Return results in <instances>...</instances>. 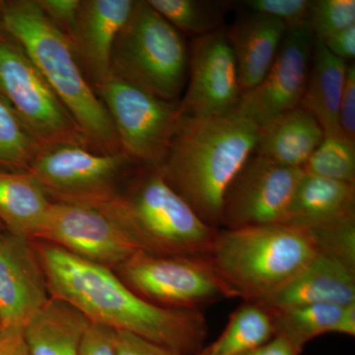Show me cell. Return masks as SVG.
I'll list each match as a JSON object with an SVG mask.
<instances>
[{
    "instance_id": "28",
    "label": "cell",
    "mask_w": 355,
    "mask_h": 355,
    "mask_svg": "<svg viewBox=\"0 0 355 355\" xmlns=\"http://www.w3.org/2000/svg\"><path fill=\"white\" fill-rule=\"evenodd\" d=\"M41 146L0 95V166L26 171Z\"/></svg>"
},
{
    "instance_id": "29",
    "label": "cell",
    "mask_w": 355,
    "mask_h": 355,
    "mask_svg": "<svg viewBox=\"0 0 355 355\" xmlns=\"http://www.w3.org/2000/svg\"><path fill=\"white\" fill-rule=\"evenodd\" d=\"M306 230L312 236L318 253L355 268V214Z\"/></svg>"
},
{
    "instance_id": "13",
    "label": "cell",
    "mask_w": 355,
    "mask_h": 355,
    "mask_svg": "<svg viewBox=\"0 0 355 355\" xmlns=\"http://www.w3.org/2000/svg\"><path fill=\"white\" fill-rule=\"evenodd\" d=\"M188 79L186 93L180 101L183 116L207 118L237 110L242 91L225 27L193 40Z\"/></svg>"
},
{
    "instance_id": "19",
    "label": "cell",
    "mask_w": 355,
    "mask_h": 355,
    "mask_svg": "<svg viewBox=\"0 0 355 355\" xmlns=\"http://www.w3.org/2000/svg\"><path fill=\"white\" fill-rule=\"evenodd\" d=\"M259 128L254 153L277 164L300 169L324 137L316 119L300 106L280 114Z\"/></svg>"
},
{
    "instance_id": "39",
    "label": "cell",
    "mask_w": 355,
    "mask_h": 355,
    "mask_svg": "<svg viewBox=\"0 0 355 355\" xmlns=\"http://www.w3.org/2000/svg\"><path fill=\"white\" fill-rule=\"evenodd\" d=\"M338 334L355 336V302L343 306L342 316L338 322Z\"/></svg>"
},
{
    "instance_id": "33",
    "label": "cell",
    "mask_w": 355,
    "mask_h": 355,
    "mask_svg": "<svg viewBox=\"0 0 355 355\" xmlns=\"http://www.w3.org/2000/svg\"><path fill=\"white\" fill-rule=\"evenodd\" d=\"M116 355H181L177 352L128 331H114Z\"/></svg>"
},
{
    "instance_id": "1",
    "label": "cell",
    "mask_w": 355,
    "mask_h": 355,
    "mask_svg": "<svg viewBox=\"0 0 355 355\" xmlns=\"http://www.w3.org/2000/svg\"><path fill=\"white\" fill-rule=\"evenodd\" d=\"M51 297L69 303L91 323L128 331L177 352L198 355L209 327L202 311L165 309L144 300L114 270L62 248L33 241Z\"/></svg>"
},
{
    "instance_id": "30",
    "label": "cell",
    "mask_w": 355,
    "mask_h": 355,
    "mask_svg": "<svg viewBox=\"0 0 355 355\" xmlns=\"http://www.w3.org/2000/svg\"><path fill=\"white\" fill-rule=\"evenodd\" d=\"M307 25L315 40L326 41L355 25L354 0H312Z\"/></svg>"
},
{
    "instance_id": "32",
    "label": "cell",
    "mask_w": 355,
    "mask_h": 355,
    "mask_svg": "<svg viewBox=\"0 0 355 355\" xmlns=\"http://www.w3.org/2000/svg\"><path fill=\"white\" fill-rule=\"evenodd\" d=\"M37 2L46 17L69 39L76 26L80 0H37Z\"/></svg>"
},
{
    "instance_id": "34",
    "label": "cell",
    "mask_w": 355,
    "mask_h": 355,
    "mask_svg": "<svg viewBox=\"0 0 355 355\" xmlns=\"http://www.w3.org/2000/svg\"><path fill=\"white\" fill-rule=\"evenodd\" d=\"M338 127L345 137L355 141V65H347V79L338 111Z\"/></svg>"
},
{
    "instance_id": "9",
    "label": "cell",
    "mask_w": 355,
    "mask_h": 355,
    "mask_svg": "<svg viewBox=\"0 0 355 355\" xmlns=\"http://www.w3.org/2000/svg\"><path fill=\"white\" fill-rule=\"evenodd\" d=\"M0 95L42 146L90 147L80 128L20 44L0 35Z\"/></svg>"
},
{
    "instance_id": "17",
    "label": "cell",
    "mask_w": 355,
    "mask_h": 355,
    "mask_svg": "<svg viewBox=\"0 0 355 355\" xmlns=\"http://www.w3.org/2000/svg\"><path fill=\"white\" fill-rule=\"evenodd\" d=\"M354 302L355 268L317 253L263 304L286 308L307 304L345 306Z\"/></svg>"
},
{
    "instance_id": "35",
    "label": "cell",
    "mask_w": 355,
    "mask_h": 355,
    "mask_svg": "<svg viewBox=\"0 0 355 355\" xmlns=\"http://www.w3.org/2000/svg\"><path fill=\"white\" fill-rule=\"evenodd\" d=\"M79 355H116L114 330L90 322L81 340Z\"/></svg>"
},
{
    "instance_id": "37",
    "label": "cell",
    "mask_w": 355,
    "mask_h": 355,
    "mask_svg": "<svg viewBox=\"0 0 355 355\" xmlns=\"http://www.w3.org/2000/svg\"><path fill=\"white\" fill-rule=\"evenodd\" d=\"M303 350L282 336H275L258 349L242 355H300Z\"/></svg>"
},
{
    "instance_id": "20",
    "label": "cell",
    "mask_w": 355,
    "mask_h": 355,
    "mask_svg": "<svg viewBox=\"0 0 355 355\" xmlns=\"http://www.w3.org/2000/svg\"><path fill=\"white\" fill-rule=\"evenodd\" d=\"M89 323L73 306L51 297L23 328L28 355H79Z\"/></svg>"
},
{
    "instance_id": "38",
    "label": "cell",
    "mask_w": 355,
    "mask_h": 355,
    "mask_svg": "<svg viewBox=\"0 0 355 355\" xmlns=\"http://www.w3.org/2000/svg\"><path fill=\"white\" fill-rule=\"evenodd\" d=\"M0 355H28L23 329H8L0 334Z\"/></svg>"
},
{
    "instance_id": "15",
    "label": "cell",
    "mask_w": 355,
    "mask_h": 355,
    "mask_svg": "<svg viewBox=\"0 0 355 355\" xmlns=\"http://www.w3.org/2000/svg\"><path fill=\"white\" fill-rule=\"evenodd\" d=\"M51 297L32 240L0 235V319L3 330L23 329Z\"/></svg>"
},
{
    "instance_id": "41",
    "label": "cell",
    "mask_w": 355,
    "mask_h": 355,
    "mask_svg": "<svg viewBox=\"0 0 355 355\" xmlns=\"http://www.w3.org/2000/svg\"><path fill=\"white\" fill-rule=\"evenodd\" d=\"M4 231H6V229H4L3 226H2L1 224H0V235H1L2 233L4 232Z\"/></svg>"
},
{
    "instance_id": "16",
    "label": "cell",
    "mask_w": 355,
    "mask_h": 355,
    "mask_svg": "<svg viewBox=\"0 0 355 355\" xmlns=\"http://www.w3.org/2000/svg\"><path fill=\"white\" fill-rule=\"evenodd\" d=\"M132 0H84L70 36L73 50L83 58L96 84L111 74L114 44L132 15Z\"/></svg>"
},
{
    "instance_id": "18",
    "label": "cell",
    "mask_w": 355,
    "mask_h": 355,
    "mask_svg": "<svg viewBox=\"0 0 355 355\" xmlns=\"http://www.w3.org/2000/svg\"><path fill=\"white\" fill-rule=\"evenodd\" d=\"M286 29L279 20L246 10L225 28L234 53L242 94L256 87L268 73Z\"/></svg>"
},
{
    "instance_id": "23",
    "label": "cell",
    "mask_w": 355,
    "mask_h": 355,
    "mask_svg": "<svg viewBox=\"0 0 355 355\" xmlns=\"http://www.w3.org/2000/svg\"><path fill=\"white\" fill-rule=\"evenodd\" d=\"M51 202L30 173L0 170V224L7 232L35 240Z\"/></svg>"
},
{
    "instance_id": "12",
    "label": "cell",
    "mask_w": 355,
    "mask_h": 355,
    "mask_svg": "<svg viewBox=\"0 0 355 355\" xmlns=\"http://www.w3.org/2000/svg\"><path fill=\"white\" fill-rule=\"evenodd\" d=\"M33 241L50 243L112 270L140 251L132 238L104 212L72 202H51Z\"/></svg>"
},
{
    "instance_id": "11",
    "label": "cell",
    "mask_w": 355,
    "mask_h": 355,
    "mask_svg": "<svg viewBox=\"0 0 355 355\" xmlns=\"http://www.w3.org/2000/svg\"><path fill=\"white\" fill-rule=\"evenodd\" d=\"M304 172L253 153L228 187L221 210L224 229L286 223Z\"/></svg>"
},
{
    "instance_id": "7",
    "label": "cell",
    "mask_w": 355,
    "mask_h": 355,
    "mask_svg": "<svg viewBox=\"0 0 355 355\" xmlns=\"http://www.w3.org/2000/svg\"><path fill=\"white\" fill-rule=\"evenodd\" d=\"M96 88L121 153L132 164L159 169L183 116L179 100L161 99L113 74Z\"/></svg>"
},
{
    "instance_id": "31",
    "label": "cell",
    "mask_w": 355,
    "mask_h": 355,
    "mask_svg": "<svg viewBox=\"0 0 355 355\" xmlns=\"http://www.w3.org/2000/svg\"><path fill=\"white\" fill-rule=\"evenodd\" d=\"M311 0H244L235 6L280 21L286 28L307 25ZM308 26V25H307Z\"/></svg>"
},
{
    "instance_id": "6",
    "label": "cell",
    "mask_w": 355,
    "mask_h": 355,
    "mask_svg": "<svg viewBox=\"0 0 355 355\" xmlns=\"http://www.w3.org/2000/svg\"><path fill=\"white\" fill-rule=\"evenodd\" d=\"M190 50L181 33L147 1H135L119 34L111 74L167 101H178L188 79Z\"/></svg>"
},
{
    "instance_id": "3",
    "label": "cell",
    "mask_w": 355,
    "mask_h": 355,
    "mask_svg": "<svg viewBox=\"0 0 355 355\" xmlns=\"http://www.w3.org/2000/svg\"><path fill=\"white\" fill-rule=\"evenodd\" d=\"M0 23L46 79L89 144L102 153H121L108 112L81 72L71 42L46 17L37 0L4 2Z\"/></svg>"
},
{
    "instance_id": "10",
    "label": "cell",
    "mask_w": 355,
    "mask_h": 355,
    "mask_svg": "<svg viewBox=\"0 0 355 355\" xmlns=\"http://www.w3.org/2000/svg\"><path fill=\"white\" fill-rule=\"evenodd\" d=\"M130 160L121 153H95L76 144L41 146L28 173L36 179L51 202L85 203L116 189Z\"/></svg>"
},
{
    "instance_id": "2",
    "label": "cell",
    "mask_w": 355,
    "mask_h": 355,
    "mask_svg": "<svg viewBox=\"0 0 355 355\" xmlns=\"http://www.w3.org/2000/svg\"><path fill=\"white\" fill-rule=\"evenodd\" d=\"M259 130L237 110L207 118L182 116L159 171L210 227H220L224 196L254 153Z\"/></svg>"
},
{
    "instance_id": "21",
    "label": "cell",
    "mask_w": 355,
    "mask_h": 355,
    "mask_svg": "<svg viewBox=\"0 0 355 355\" xmlns=\"http://www.w3.org/2000/svg\"><path fill=\"white\" fill-rule=\"evenodd\" d=\"M352 214H355V184L304 173L284 224L312 229Z\"/></svg>"
},
{
    "instance_id": "27",
    "label": "cell",
    "mask_w": 355,
    "mask_h": 355,
    "mask_svg": "<svg viewBox=\"0 0 355 355\" xmlns=\"http://www.w3.org/2000/svg\"><path fill=\"white\" fill-rule=\"evenodd\" d=\"M302 170L305 174L355 184V141L343 133L324 135Z\"/></svg>"
},
{
    "instance_id": "8",
    "label": "cell",
    "mask_w": 355,
    "mask_h": 355,
    "mask_svg": "<svg viewBox=\"0 0 355 355\" xmlns=\"http://www.w3.org/2000/svg\"><path fill=\"white\" fill-rule=\"evenodd\" d=\"M114 272L139 297L165 309L202 311L234 298L207 256H153L139 251Z\"/></svg>"
},
{
    "instance_id": "4",
    "label": "cell",
    "mask_w": 355,
    "mask_h": 355,
    "mask_svg": "<svg viewBox=\"0 0 355 355\" xmlns=\"http://www.w3.org/2000/svg\"><path fill=\"white\" fill-rule=\"evenodd\" d=\"M123 191L79 205L104 212L153 256H207L219 229L196 214L157 168L141 167Z\"/></svg>"
},
{
    "instance_id": "25",
    "label": "cell",
    "mask_w": 355,
    "mask_h": 355,
    "mask_svg": "<svg viewBox=\"0 0 355 355\" xmlns=\"http://www.w3.org/2000/svg\"><path fill=\"white\" fill-rule=\"evenodd\" d=\"M270 308L275 336H282L303 350L310 340L328 333L338 334L343 306L307 304Z\"/></svg>"
},
{
    "instance_id": "42",
    "label": "cell",
    "mask_w": 355,
    "mask_h": 355,
    "mask_svg": "<svg viewBox=\"0 0 355 355\" xmlns=\"http://www.w3.org/2000/svg\"><path fill=\"white\" fill-rule=\"evenodd\" d=\"M2 331H3V326H2L1 319H0V334L2 333Z\"/></svg>"
},
{
    "instance_id": "26",
    "label": "cell",
    "mask_w": 355,
    "mask_h": 355,
    "mask_svg": "<svg viewBox=\"0 0 355 355\" xmlns=\"http://www.w3.org/2000/svg\"><path fill=\"white\" fill-rule=\"evenodd\" d=\"M147 3L178 31L195 38L224 28L226 14L234 6V1L219 0H148Z\"/></svg>"
},
{
    "instance_id": "24",
    "label": "cell",
    "mask_w": 355,
    "mask_h": 355,
    "mask_svg": "<svg viewBox=\"0 0 355 355\" xmlns=\"http://www.w3.org/2000/svg\"><path fill=\"white\" fill-rule=\"evenodd\" d=\"M275 336L272 313L260 302L244 301L229 317L216 342L198 355H242L258 349Z\"/></svg>"
},
{
    "instance_id": "22",
    "label": "cell",
    "mask_w": 355,
    "mask_h": 355,
    "mask_svg": "<svg viewBox=\"0 0 355 355\" xmlns=\"http://www.w3.org/2000/svg\"><path fill=\"white\" fill-rule=\"evenodd\" d=\"M347 65L331 55L321 41L315 40L309 76L299 106L316 119L324 135L342 133L338 127V111Z\"/></svg>"
},
{
    "instance_id": "5",
    "label": "cell",
    "mask_w": 355,
    "mask_h": 355,
    "mask_svg": "<svg viewBox=\"0 0 355 355\" xmlns=\"http://www.w3.org/2000/svg\"><path fill=\"white\" fill-rule=\"evenodd\" d=\"M317 253L309 231L279 223L219 229L207 257L233 297L263 303Z\"/></svg>"
},
{
    "instance_id": "40",
    "label": "cell",
    "mask_w": 355,
    "mask_h": 355,
    "mask_svg": "<svg viewBox=\"0 0 355 355\" xmlns=\"http://www.w3.org/2000/svg\"><path fill=\"white\" fill-rule=\"evenodd\" d=\"M4 1H0V17H1L2 8H3Z\"/></svg>"
},
{
    "instance_id": "36",
    "label": "cell",
    "mask_w": 355,
    "mask_h": 355,
    "mask_svg": "<svg viewBox=\"0 0 355 355\" xmlns=\"http://www.w3.org/2000/svg\"><path fill=\"white\" fill-rule=\"evenodd\" d=\"M322 43L336 58H340L347 64H349V62H354L355 25L336 33Z\"/></svg>"
},
{
    "instance_id": "14",
    "label": "cell",
    "mask_w": 355,
    "mask_h": 355,
    "mask_svg": "<svg viewBox=\"0 0 355 355\" xmlns=\"http://www.w3.org/2000/svg\"><path fill=\"white\" fill-rule=\"evenodd\" d=\"M314 41L307 25L287 28L268 73L256 87L243 93L237 111L260 128L298 107L309 76Z\"/></svg>"
}]
</instances>
